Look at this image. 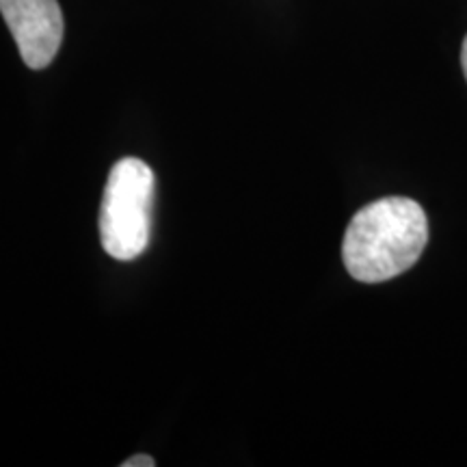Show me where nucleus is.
I'll use <instances>...</instances> for the list:
<instances>
[{"instance_id": "f257e3e1", "label": "nucleus", "mask_w": 467, "mask_h": 467, "mask_svg": "<svg viewBox=\"0 0 467 467\" xmlns=\"http://www.w3.org/2000/svg\"><path fill=\"white\" fill-rule=\"evenodd\" d=\"M429 223L418 202L383 197L361 208L342 243V260L350 277L364 284L388 282L422 255Z\"/></svg>"}, {"instance_id": "f03ea898", "label": "nucleus", "mask_w": 467, "mask_h": 467, "mask_svg": "<svg viewBox=\"0 0 467 467\" xmlns=\"http://www.w3.org/2000/svg\"><path fill=\"white\" fill-rule=\"evenodd\" d=\"M154 171L141 159H121L110 169L100 206V238L110 258H139L150 244Z\"/></svg>"}, {"instance_id": "7ed1b4c3", "label": "nucleus", "mask_w": 467, "mask_h": 467, "mask_svg": "<svg viewBox=\"0 0 467 467\" xmlns=\"http://www.w3.org/2000/svg\"><path fill=\"white\" fill-rule=\"evenodd\" d=\"M0 14L14 35L22 61L44 69L63 42V11L57 0H0Z\"/></svg>"}, {"instance_id": "20e7f679", "label": "nucleus", "mask_w": 467, "mask_h": 467, "mask_svg": "<svg viewBox=\"0 0 467 467\" xmlns=\"http://www.w3.org/2000/svg\"><path fill=\"white\" fill-rule=\"evenodd\" d=\"M156 461L150 457V454H134L128 461L121 463V467H154Z\"/></svg>"}, {"instance_id": "39448f33", "label": "nucleus", "mask_w": 467, "mask_h": 467, "mask_svg": "<svg viewBox=\"0 0 467 467\" xmlns=\"http://www.w3.org/2000/svg\"><path fill=\"white\" fill-rule=\"evenodd\" d=\"M461 66H463V72L467 78V37L463 39V48H461Z\"/></svg>"}]
</instances>
